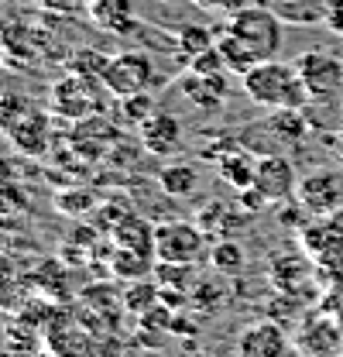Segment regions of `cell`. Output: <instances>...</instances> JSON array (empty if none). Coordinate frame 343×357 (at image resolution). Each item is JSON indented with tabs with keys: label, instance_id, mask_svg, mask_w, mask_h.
Here are the masks:
<instances>
[{
	"label": "cell",
	"instance_id": "cell-1",
	"mask_svg": "<svg viewBox=\"0 0 343 357\" xmlns=\"http://www.w3.org/2000/svg\"><path fill=\"white\" fill-rule=\"evenodd\" d=\"M241 79H244V93L257 107H268V110H305L312 103V93L302 83L299 69L285 66L278 59L257 62Z\"/></svg>",
	"mask_w": 343,
	"mask_h": 357
},
{
	"label": "cell",
	"instance_id": "cell-2",
	"mask_svg": "<svg viewBox=\"0 0 343 357\" xmlns=\"http://www.w3.org/2000/svg\"><path fill=\"white\" fill-rule=\"evenodd\" d=\"M227 31L237 35L261 62L275 59L285 45V21L264 3H254V7L244 3L241 10H234L230 21H227Z\"/></svg>",
	"mask_w": 343,
	"mask_h": 357
},
{
	"label": "cell",
	"instance_id": "cell-3",
	"mask_svg": "<svg viewBox=\"0 0 343 357\" xmlns=\"http://www.w3.org/2000/svg\"><path fill=\"white\" fill-rule=\"evenodd\" d=\"M155 255L158 261H175V265H199L210 258V244L199 223L165 220L155 227Z\"/></svg>",
	"mask_w": 343,
	"mask_h": 357
},
{
	"label": "cell",
	"instance_id": "cell-4",
	"mask_svg": "<svg viewBox=\"0 0 343 357\" xmlns=\"http://www.w3.org/2000/svg\"><path fill=\"white\" fill-rule=\"evenodd\" d=\"M155 79V62L144 52H124V55H110V66L103 73V89H110L114 96H128L141 93Z\"/></svg>",
	"mask_w": 343,
	"mask_h": 357
},
{
	"label": "cell",
	"instance_id": "cell-5",
	"mask_svg": "<svg viewBox=\"0 0 343 357\" xmlns=\"http://www.w3.org/2000/svg\"><path fill=\"white\" fill-rule=\"evenodd\" d=\"M296 69L312 100H333L343 93V62L333 52H302Z\"/></svg>",
	"mask_w": 343,
	"mask_h": 357
},
{
	"label": "cell",
	"instance_id": "cell-6",
	"mask_svg": "<svg viewBox=\"0 0 343 357\" xmlns=\"http://www.w3.org/2000/svg\"><path fill=\"white\" fill-rule=\"evenodd\" d=\"M254 189L264 196V203H285L296 196L299 182H296V169L289 155H261L254 172Z\"/></svg>",
	"mask_w": 343,
	"mask_h": 357
},
{
	"label": "cell",
	"instance_id": "cell-7",
	"mask_svg": "<svg viewBox=\"0 0 343 357\" xmlns=\"http://www.w3.org/2000/svg\"><path fill=\"white\" fill-rule=\"evenodd\" d=\"M100 79H86V76H69L62 83H55L52 89V107L62 114V117H73V121H83V117H93L100 110V100H96V86Z\"/></svg>",
	"mask_w": 343,
	"mask_h": 357
},
{
	"label": "cell",
	"instance_id": "cell-8",
	"mask_svg": "<svg viewBox=\"0 0 343 357\" xmlns=\"http://www.w3.org/2000/svg\"><path fill=\"white\" fill-rule=\"evenodd\" d=\"M296 196L309 213H333L337 206H343V172L333 169L312 172L299 182Z\"/></svg>",
	"mask_w": 343,
	"mask_h": 357
},
{
	"label": "cell",
	"instance_id": "cell-9",
	"mask_svg": "<svg viewBox=\"0 0 343 357\" xmlns=\"http://www.w3.org/2000/svg\"><path fill=\"white\" fill-rule=\"evenodd\" d=\"M285 351H289V337L285 326L275 319H257L244 326V333L237 337V357H285Z\"/></svg>",
	"mask_w": 343,
	"mask_h": 357
},
{
	"label": "cell",
	"instance_id": "cell-10",
	"mask_svg": "<svg viewBox=\"0 0 343 357\" xmlns=\"http://www.w3.org/2000/svg\"><path fill=\"white\" fill-rule=\"evenodd\" d=\"M137 131H141V144L158 158H169L182 148V124L165 110H155Z\"/></svg>",
	"mask_w": 343,
	"mask_h": 357
},
{
	"label": "cell",
	"instance_id": "cell-11",
	"mask_svg": "<svg viewBox=\"0 0 343 357\" xmlns=\"http://www.w3.org/2000/svg\"><path fill=\"white\" fill-rule=\"evenodd\" d=\"M89 17L96 28H103L110 35H124V38L137 35V28H141L130 0H89Z\"/></svg>",
	"mask_w": 343,
	"mask_h": 357
},
{
	"label": "cell",
	"instance_id": "cell-12",
	"mask_svg": "<svg viewBox=\"0 0 343 357\" xmlns=\"http://www.w3.org/2000/svg\"><path fill=\"white\" fill-rule=\"evenodd\" d=\"M178 89L189 103H196L199 110H220L227 93H230V83L223 73H213V76H199V73H185L178 79Z\"/></svg>",
	"mask_w": 343,
	"mask_h": 357
},
{
	"label": "cell",
	"instance_id": "cell-13",
	"mask_svg": "<svg viewBox=\"0 0 343 357\" xmlns=\"http://www.w3.org/2000/svg\"><path fill=\"white\" fill-rule=\"evenodd\" d=\"M216 172L220 178L230 185V189H237V192H244V189H251L254 185V172H257V158L237 141V148L230 144L227 151H220L216 155Z\"/></svg>",
	"mask_w": 343,
	"mask_h": 357
},
{
	"label": "cell",
	"instance_id": "cell-14",
	"mask_svg": "<svg viewBox=\"0 0 343 357\" xmlns=\"http://www.w3.org/2000/svg\"><path fill=\"white\" fill-rule=\"evenodd\" d=\"M7 134L14 137V144L24 155H42L45 144H48V121H45L38 110H24L21 121L7 124Z\"/></svg>",
	"mask_w": 343,
	"mask_h": 357
},
{
	"label": "cell",
	"instance_id": "cell-15",
	"mask_svg": "<svg viewBox=\"0 0 343 357\" xmlns=\"http://www.w3.org/2000/svg\"><path fill=\"white\" fill-rule=\"evenodd\" d=\"M158 185L169 199H189L199 189V169L192 162H172L158 172Z\"/></svg>",
	"mask_w": 343,
	"mask_h": 357
},
{
	"label": "cell",
	"instance_id": "cell-16",
	"mask_svg": "<svg viewBox=\"0 0 343 357\" xmlns=\"http://www.w3.org/2000/svg\"><path fill=\"white\" fill-rule=\"evenodd\" d=\"M271 137L285 148V144H299L302 137L309 134V117L302 110H271V117L264 121Z\"/></svg>",
	"mask_w": 343,
	"mask_h": 357
},
{
	"label": "cell",
	"instance_id": "cell-17",
	"mask_svg": "<svg viewBox=\"0 0 343 357\" xmlns=\"http://www.w3.org/2000/svg\"><path fill=\"white\" fill-rule=\"evenodd\" d=\"M114 237H117V244L128 248V251L155 255V227H148V223L141 220V217H134V213H128L124 220L114 227Z\"/></svg>",
	"mask_w": 343,
	"mask_h": 357
},
{
	"label": "cell",
	"instance_id": "cell-18",
	"mask_svg": "<svg viewBox=\"0 0 343 357\" xmlns=\"http://www.w3.org/2000/svg\"><path fill=\"white\" fill-rule=\"evenodd\" d=\"M216 48H220V55H223V62H227V69H230V73H237V76H244V73H251V69H254L257 62H261V59H257L254 52H251L247 45L241 42L237 35H230L227 28H223V31L216 35Z\"/></svg>",
	"mask_w": 343,
	"mask_h": 357
},
{
	"label": "cell",
	"instance_id": "cell-19",
	"mask_svg": "<svg viewBox=\"0 0 343 357\" xmlns=\"http://www.w3.org/2000/svg\"><path fill=\"white\" fill-rule=\"evenodd\" d=\"M151 114H155V100L148 96V89L117 96V117H121L124 124H130V128H141Z\"/></svg>",
	"mask_w": 343,
	"mask_h": 357
},
{
	"label": "cell",
	"instance_id": "cell-20",
	"mask_svg": "<svg viewBox=\"0 0 343 357\" xmlns=\"http://www.w3.org/2000/svg\"><path fill=\"white\" fill-rule=\"evenodd\" d=\"M210 265L220 271V275H241L244 271V248L237 244V241H216L213 248H210Z\"/></svg>",
	"mask_w": 343,
	"mask_h": 357
},
{
	"label": "cell",
	"instance_id": "cell-21",
	"mask_svg": "<svg viewBox=\"0 0 343 357\" xmlns=\"http://www.w3.org/2000/svg\"><path fill=\"white\" fill-rule=\"evenodd\" d=\"M151 271H155L151 255H141V251H128V248H121V251H117V258H114V275L130 278V282H137V278H144V275H151Z\"/></svg>",
	"mask_w": 343,
	"mask_h": 357
},
{
	"label": "cell",
	"instance_id": "cell-22",
	"mask_svg": "<svg viewBox=\"0 0 343 357\" xmlns=\"http://www.w3.org/2000/svg\"><path fill=\"white\" fill-rule=\"evenodd\" d=\"M175 45H178V52H182L185 59H192V55H199L203 48L216 45V35L206 31L203 24H182L178 35H175Z\"/></svg>",
	"mask_w": 343,
	"mask_h": 357
},
{
	"label": "cell",
	"instance_id": "cell-23",
	"mask_svg": "<svg viewBox=\"0 0 343 357\" xmlns=\"http://www.w3.org/2000/svg\"><path fill=\"white\" fill-rule=\"evenodd\" d=\"M192 268H196V265L158 261V265H155V282H158V289H169V285H175L178 292H185V289L192 285Z\"/></svg>",
	"mask_w": 343,
	"mask_h": 357
},
{
	"label": "cell",
	"instance_id": "cell-24",
	"mask_svg": "<svg viewBox=\"0 0 343 357\" xmlns=\"http://www.w3.org/2000/svg\"><path fill=\"white\" fill-rule=\"evenodd\" d=\"M107 66H110V55L93 52V48H83V52L73 55V73H76V76H86V79H103Z\"/></svg>",
	"mask_w": 343,
	"mask_h": 357
},
{
	"label": "cell",
	"instance_id": "cell-25",
	"mask_svg": "<svg viewBox=\"0 0 343 357\" xmlns=\"http://www.w3.org/2000/svg\"><path fill=\"white\" fill-rule=\"evenodd\" d=\"M189 73H199V76L227 73V62H223L220 48H216V45H210V48H203L199 55H192V59H189Z\"/></svg>",
	"mask_w": 343,
	"mask_h": 357
},
{
	"label": "cell",
	"instance_id": "cell-26",
	"mask_svg": "<svg viewBox=\"0 0 343 357\" xmlns=\"http://www.w3.org/2000/svg\"><path fill=\"white\" fill-rule=\"evenodd\" d=\"M162 296V289H158V282L155 285H148V282H141V285H134L128 296V310H134V312H144V310H151L155 306V299Z\"/></svg>",
	"mask_w": 343,
	"mask_h": 357
},
{
	"label": "cell",
	"instance_id": "cell-27",
	"mask_svg": "<svg viewBox=\"0 0 343 357\" xmlns=\"http://www.w3.org/2000/svg\"><path fill=\"white\" fill-rule=\"evenodd\" d=\"M93 192H86V189H73V192H66V196H59V206L62 210H69V213H86V210H93Z\"/></svg>",
	"mask_w": 343,
	"mask_h": 357
},
{
	"label": "cell",
	"instance_id": "cell-28",
	"mask_svg": "<svg viewBox=\"0 0 343 357\" xmlns=\"http://www.w3.org/2000/svg\"><path fill=\"white\" fill-rule=\"evenodd\" d=\"M326 28L343 38V0H326Z\"/></svg>",
	"mask_w": 343,
	"mask_h": 357
},
{
	"label": "cell",
	"instance_id": "cell-29",
	"mask_svg": "<svg viewBox=\"0 0 343 357\" xmlns=\"http://www.w3.org/2000/svg\"><path fill=\"white\" fill-rule=\"evenodd\" d=\"M42 7H52V10H59V14H76V10H83L89 7V0H38Z\"/></svg>",
	"mask_w": 343,
	"mask_h": 357
},
{
	"label": "cell",
	"instance_id": "cell-30",
	"mask_svg": "<svg viewBox=\"0 0 343 357\" xmlns=\"http://www.w3.org/2000/svg\"><path fill=\"white\" fill-rule=\"evenodd\" d=\"M192 3L203 7V10H227V14H234V10L244 7V0H192Z\"/></svg>",
	"mask_w": 343,
	"mask_h": 357
},
{
	"label": "cell",
	"instance_id": "cell-31",
	"mask_svg": "<svg viewBox=\"0 0 343 357\" xmlns=\"http://www.w3.org/2000/svg\"><path fill=\"white\" fill-rule=\"evenodd\" d=\"M333 148H337V155H340V162H343V131L337 134V141H333Z\"/></svg>",
	"mask_w": 343,
	"mask_h": 357
},
{
	"label": "cell",
	"instance_id": "cell-32",
	"mask_svg": "<svg viewBox=\"0 0 343 357\" xmlns=\"http://www.w3.org/2000/svg\"><path fill=\"white\" fill-rule=\"evenodd\" d=\"M0 55H7V48H3V38H0Z\"/></svg>",
	"mask_w": 343,
	"mask_h": 357
},
{
	"label": "cell",
	"instance_id": "cell-33",
	"mask_svg": "<svg viewBox=\"0 0 343 357\" xmlns=\"http://www.w3.org/2000/svg\"><path fill=\"white\" fill-rule=\"evenodd\" d=\"M192 357H196V354H192Z\"/></svg>",
	"mask_w": 343,
	"mask_h": 357
}]
</instances>
